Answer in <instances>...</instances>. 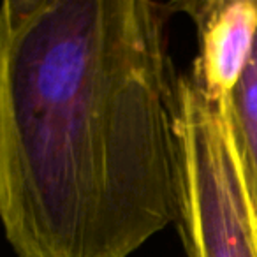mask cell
<instances>
[{
    "label": "cell",
    "mask_w": 257,
    "mask_h": 257,
    "mask_svg": "<svg viewBox=\"0 0 257 257\" xmlns=\"http://www.w3.org/2000/svg\"><path fill=\"white\" fill-rule=\"evenodd\" d=\"M180 8L0 6V222L20 257H128L178 222Z\"/></svg>",
    "instance_id": "cell-1"
},
{
    "label": "cell",
    "mask_w": 257,
    "mask_h": 257,
    "mask_svg": "<svg viewBox=\"0 0 257 257\" xmlns=\"http://www.w3.org/2000/svg\"><path fill=\"white\" fill-rule=\"evenodd\" d=\"M180 232L187 257H257V211L229 128L192 74L176 81Z\"/></svg>",
    "instance_id": "cell-2"
},
{
    "label": "cell",
    "mask_w": 257,
    "mask_h": 257,
    "mask_svg": "<svg viewBox=\"0 0 257 257\" xmlns=\"http://www.w3.org/2000/svg\"><path fill=\"white\" fill-rule=\"evenodd\" d=\"M199 34V55L190 74L215 102L227 99L243 74L257 37V0L182 4Z\"/></svg>",
    "instance_id": "cell-3"
},
{
    "label": "cell",
    "mask_w": 257,
    "mask_h": 257,
    "mask_svg": "<svg viewBox=\"0 0 257 257\" xmlns=\"http://www.w3.org/2000/svg\"><path fill=\"white\" fill-rule=\"evenodd\" d=\"M225 113L257 211V37L245 71L225 99Z\"/></svg>",
    "instance_id": "cell-4"
}]
</instances>
